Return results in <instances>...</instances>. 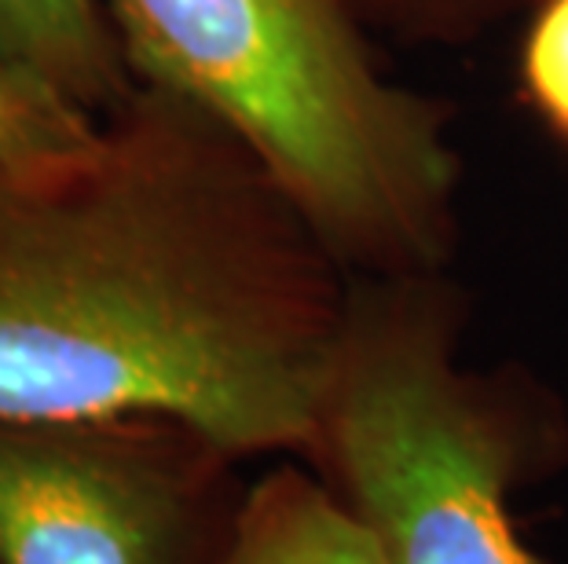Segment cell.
Wrapping results in <instances>:
<instances>
[{"mask_svg":"<svg viewBox=\"0 0 568 564\" xmlns=\"http://www.w3.org/2000/svg\"><path fill=\"white\" fill-rule=\"evenodd\" d=\"M374 33L410 44H466L499 22L528 16L536 0H353Z\"/></svg>","mask_w":568,"mask_h":564,"instance_id":"8","label":"cell"},{"mask_svg":"<svg viewBox=\"0 0 568 564\" xmlns=\"http://www.w3.org/2000/svg\"><path fill=\"white\" fill-rule=\"evenodd\" d=\"M136 81L232 129L353 275L444 271L452 111L382 66L353 0H100Z\"/></svg>","mask_w":568,"mask_h":564,"instance_id":"2","label":"cell"},{"mask_svg":"<svg viewBox=\"0 0 568 564\" xmlns=\"http://www.w3.org/2000/svg\"><path fill=\"white\" fill-rule=\"evenodd\" d=\"M227 564H385L367 524L312 465H280L239 506Z\"/></svg>","mask_w":568,"mask_h":564,"instance_id":"5","label":"cell"},{"mask_svg":"<svg viewBox=\"0 0 568 564\" xmlns=\"http://www.w3.org/2000/svg\"><path fill=\"white\" fill-rule=\"evenodd\" d=\"M348 290L232 129L136 81L89 147L0 165V422L159 418L308 459Z\"/></svg>","mask_w":568,"mask_h":564,"instance_id":"1","label":"cell"},{"mask_svg":"<svg viewBox=\"0 0 568 564\" xmlns=\"http://www.w3.org/2000/svg\"><path fill=\"white\" fill-rule=\"evenodd\" d=\"M100 125L103 114L0 59V165L74 154L89 147Z\"/></svg>","mask_w":568,"mask_h":564,"instance_id":"7","label":"cell"},{"mask_svg":"<svg viewBox=\"0 0 568 564\" xmlns=\"http://www.w3.org/2000/svg\"><path fill=\"white\" fill-rule=\"evenodd\" d=\"M227 462L159 418L0 422V564H227Z\"/></svg>","mask_w":568,"mask_h":564,"instance_id":"4","label":"cell"},{"mask_svg":"<svg viewBox=\"0 0 568 564\" xmlns=\"http://www.w3.org/2000/svg\"><path fill=\"white\" fill-rule=\"evenodd\" d=\"M0 59L95 114L114 111L136 89L100 0H0Z\"/></svg>","mask_w":568,"mask_h":564,"instance_id":"6","label":"cell"},{"mask_svg":"<svg viewBox=\"0 0 568 564\" xmlns=\"http://www.w3.org/2000/svg\"><path fill=\"white\" fill-rule=\"evenodd\" d=\"M466 301L444 271L353 275L308 465L385 564H536L510 495L565 440L521 370L463 363Z\"/></svg>","mask_w":568,"mask_h":564,"instance_id":"3","label":"cell"},{"mask_svg":"<svg viewBox=\"0 0 568 564\" xmlns=\"http://www.w3.org/2000/svg\"><path fill=\"white\" fill-rule=\"evenodd\" d=\"M517 89L536 122L568 147V0H536L525 16Z\"/></svg>","mask_w":568,"mask_h":564,"instance_id":"9","label":"cell"}]
</instances>
